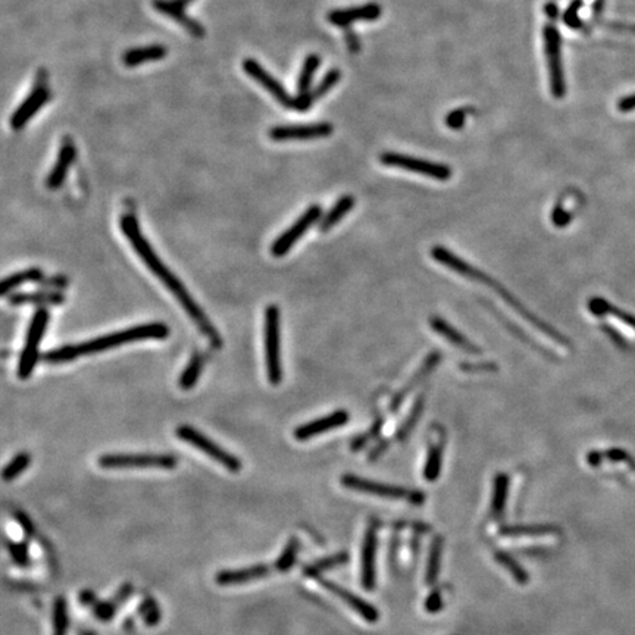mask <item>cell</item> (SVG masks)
<instances>
[{"instance_id":"d4e9b609","label":"cell","mask_w":635,"mask_h":635,"mask_svg":"<svg viewBox=\"0 0 635 635\" xmlns=\"http://www.w3.org/2000/svg\"><path fill=\"white\" fill-rule=\"evenodd\" d=\"M43 271L40 268H28L20 272H15L2 281L0 284V295L9 296L13 290L27 284V283H39L43 280Z\"/></svg>"},{"instance_id":"603a6c76","label":"cell","mask_w":635,"mask_h":635,"mask_svg":"<svg viewBox=\"0 0 635 635\" xmlns=\"http://www.w3.org/2000/svg\"><path fill=\"white\" fill-rule=\"evenodd\" d=\"M430 325H431L432 330L437 334H440L442 337H444L446 340H449L453 346L459 347V349H462V350H465L468 353H472V354H480L481 353V350L475 345H472L470 341L463 334H461L454 327H451V325L447 321H444L443 318L431 316L430 318Z\"/></svg>"},{"instance_id":"ba28073f","label":"cell","mask_w":635,"mask_h":635,"mask_svg":"<svg viewBox=\"0 0 635 635\" xmlns=\"http://www.w3.org/2000/svg\"><path fill=\"white\" fill-rule=\"evenodd\" d=\"M544 52L547 58L550 90L556 99H562L566 94V79L562 65V51H560V34L553 24L544 27Z\"/></svg>"},{"instance_id":"7dc6e473","label":"cell","mask_w":635,"mask_h":635,"mask_svg":"<svg viewBox=\"0 0 635 635\" xmlns=\"http://www.w3.org/2000/svg\"><path fill=\"white\" fill-rule=\"evenodd\" d=\"M40 287H56V288H65L68 286V280L65 276H51V278H43L37 283Z\"/></svg>"},{"instance_id":"484cf974","label":"cell","mask_w":635,"mask_h":635,"mask_svg":"<svg viewBox=\"0 0 635 635\" xmlns=\"http://www.w3.org/2000/svg\"><path fill=\"white\" fill-rule=\"evenodd\" d=\"M589 307H590V311H591L594 315H597V316L612 315V318H616L617 321L624 322L625 327H627L632 334H635V318L631 316V315H628V314H625V312H622V311H620V309L615 307V306L610 304V303H608L605 299H600V297L591 299L590 303H589Z\"/></svg>"},{"instance_id":"b9f144b4","label":"cell","mask_w":635,"mask_h":635,"mask_svg":"<svg viewBox=\"0 0 635 635\" xmlns=\"http://www.w3.org/2000/svg\"><path fill=\"white\" fill-rule=\"evenodd\" d=\"M139 613L143 617V621L146 622L148 627H156L160 621V609L158 606V603L155 601V598L148 597L143 603L139 606Z\"/></svg>"},{"instance_id":"ab89813d","label":"cell","mask_w":635,"mask_h":635,"mask_svg":"<svg viewBox=\"0 0 635 635\" xmlns=\"http://www.w3.org/2000/svg\"><path fill=\"white\" fill-rule=\"evenodd\" d=\"M340 78H341L340 70L334 68V70L328 71L327 74L323 75V78L319 81L318 86L311 91L312 99H314V101H319L321 97H323L325 94L330 93V91L337 86V83L340 81Z\"/></svg>"},{"instance_id":"52a82bcc","label":"cell","mask_w":635,"mask_h":635,"mask_svg":"<svg viewBox=\"0 0 635 635\" xmlns=\"http://www.w3.org/2000/svg\"><path fill=\"white\" fill-rule=\"evenodd\" d=\"M175 435L180 438L181 442L188 443V444L196 447L198 450L203 451L205 454H207L212 461L218 462L219 465H222L224 468H226L228 470L233 472V474H237V472H240L241 462H240V459L237 458V456L231 454L230 451H226L225 449H222L215 442H212L209 437H206L199 430L193 428L190 425H180L175 430Z\"/></svg>"},{"instance_id":"8fae6325","label":"cell","mask_w":635,"mask_h":635,"mask_svg":"<svg viewBox=\"0 0 635 635\" xmlns=\"http://www.w3.org/2000/svg\"><path fill=\"white\" fill-rule=\"evenodd\" d=\"M322 215V207L319 205H312L307 207L302 217L293 224L287 231H284L281 236L276 237V240L272 243L271 253L276 257H281L287 255L291 248L302 238V236L311 228L314 224L318 222V219Z\"/></svg>"},{"instance_id":"3957f363","label":"cell","mask_w":635,"mask_h":635,"mask_svg":"<svg viewBox=\"0 0 635 635\" xmlns=\"http://www.w3.org/2000/svg\"><path fill=\"white\" fill-rule=\"evenodd\" d=\"M49 318H51V314H49L47 309L40 307L34 312V315H32V318L30 321L27 335H25V345L21 350L20 362H18V378L20 380H28L37 365V361L40 357L41 338L46 333Z\"/></svg>"},{"instance_id":"ee69618b","label":"cell","mask_w":635,"mask_h":635,"mask_svg":"<svg viewBox=\"0 0 635 635\" xmlns=\"http://www.w3.org/2000/svg\"><path fill=\"white\" fill-rule=\"evenodd\" d=\"M466 120V109H454L446 117V125H449L453 129H458L465 124Z\"/></svg>"},{"instance_id":"4dcf8cb0","label":"cell","mask_w":635,"mask_h":635,"mask_svg":"<svg viewBox=\"0 0 635 635\" xmlns=\"http://www.w3.org/2000/svg\"><path fill=\"white\" fill-rule=\"evenodd\" d=\"M508 490H509V478L504 474H499L494 478V488H493V499H492V515L500 516L506 506L508 500Z\"/></svg>"},{"instance_id":"db71d44e","label":"cell","mask_w":635,"mask_h":635,"mask_svg":"<svg viewBox=\"0 0 635 635\" xmlns=\"http://www.w3.org/2000/svg\"><path fill=\"white\" fill-rule=\"evenodd\" d=\"M180 2H181L183 5H186V4H190V2H193V0H180Z\"/></svg>"},{"instance_id":"60d3db41","label":"cell","mask_w":635,"mask_h":635,"mask_svg":"<svg viewBox=\"0 0 635 635\" xmlns=\"http://www.w3.org/2000/svg\"><path fill=\"white\" fill-rule=\"evenodd\" d=\"M121 606V601L113 596L110 600L106 601H97V603L93 606V615L97 617V620L102 622H108L110 621L113 616L117 613V609Z\"/></svg>"},{"instance_id":"cb8c5ba5","label":"cell","mask_w":635,"mask_h":635,"mask_svg":"<svg viewBox=\"0 0 635 635\" xmlns=\"http://www.w3.org/2000/svg\"><path fill=\"white\" fill-rule=\"evenodd\" d=\"M65 302V296L58 291H37V293H13L9 295V303L13 306L21 304H59Z\"/></svg>"},{"instance_id":"f5cc1de1","label":"cell","mask_w":635,"mask_h":635,"mask_svg":"<svg viewBox=\"0 0 635 635\" xmlns=\"http://www.w3.org/2000/svg\"><path fill=\"white\" fill-rule=\"evenodd\" d=\"M346 40H347V44H349V49H350V52H359V40H357V37H356V34L354 32H347V36H346Z\"/></svg>"},{"instance_id":"4fadbf2b","label":"cell","mask_w":635,"mask_h":635,"mask_svg":"<svg viewBox=\"0 0 635 635\" xmlns=\"http://www.w3.org/2000/svg\"><path fill=\"white\" fill-rule=\"evenodd\" d=\"M51 99V91L44 86H37L30 91V94L20 103L11 115V127L13 129L24 128L31 118Z\"/></svg>"},{"instance_id":"681fc988","label":"cell","mask_w":635,"mask_h":635,"mask_svg":"<svg viewBox=\"0 0 635 635\" xmlns=\"http://www.w3.org/2000/svg\"><path fill=\"white\" fill-rule=\"evenodd\" d=\"M79 603L83 606H94L97 603V597L91 590H83L78 596Z\"/></svg>"},{"instance_id":"f1b7e54d","label":"cell","mask_w":635,"mask_h":635,"mask_svg":"<svg viewBox=\"0 0 635 635\" xmlns=\"http://www.w3.org/2000/svg\"><path fill=\"white\" fill-rule=\"evenodd\" d=\"M347 560H349V555H347V553H346V551H341V553H337V555H333V556H328V558H323V559H321V560H316V562H314V563H311V565H307V566L303 569V574H304V577H307V578H318L321 574L330 571V569H334V567H338V566H343Z\"/></svg>"},{"instance_id":"277c9868","label":"cell","mask_w":635,"mask_h":635,"mask_svg":"<svg viewBox=\"0 0 635 635\" xmlns=\"http://www.w3.org/2000/svg\"><path fill=\"white\" fill-rule=\"evenodd\" d=\"M265 364L268 381L274 385L283 381V366L280 356V309L268 304L265 311Z\"/></svg>"},{"instance_id":"f546056e","label":"cell","mask_w":635,"mask_h":635,"mask_svg":"<svg viewBox=\"0 0 635 635\" xmlns=\"http://www.w3.org/2000/svg\"><path fill=\"white\" fill-rule=\"evenodd\" d=\"M203 371V356L199 352H194L190 357V361L184 371L181 372V377L178 384L183 390H191L200 378V373Z\"/></svg>"},{"instance_id":"c3c4849f","label":"cell","mask_w":635,"mask_h":635,"mask_svg":"<svg viewBox=\"0 0 635 635\" xmlns=\"http://www.w3.org/2000/svg\"><path fill=\"white\" fill-rule=\"evenodd\" d=\"M551 219L555 221V224H556L558 226H565V225H567L569 219H571V215L566 214V210H563L560 206H558V207L555 209V212H553Z\"/></svg>"},{"instance_id":"836d02e7","label":"cell","mask_w":635,"mask_h":635,"mask_svg":"<svg viewBox=\"0 0 635 635\" xmlns=\"http://www.w3.org/2000/svg\"><path fill=\"white\" fill-rule=\"evenodd\" d=\"M556 530L549 525H524V527H506L500 531L503 537H541L553 535Z\"/></svg>"},{"instance_id":"7c38bea8","label":"cell","mask_w":635,"mask_h":635,"mask_svg":"<svg viewBox=\"0 0 635 635\" xmlns=\"http://www.w3.org/2000/svg\"><path fill=\"white\" fill-rule=\"evenodd\" d=\"M333 134V125L330 122L314 124H295V125H276L269 129V139L274 141L290 140H314L328 137Z\"/></svg>"},{"instance_id":"816d5d0a","label":"cell","mask_w":635,"mask_h":635,"mask_svg":"<svg viewBox=\"0 0 635 635\" xmlns=\"http://www.w3.org/2000/svg\"><path fill=\"white\" fill-rule=\"evenodd\" d=\"M463 371H496L497 369V366H496V364H484V365H478V366H472V365H469V364H463L462 366H461Z\"/></svg>"},{"instance_id":"9c48e42d","label":"cell","mask_w":635,"mask_h":635,"mask_svg":"<svg viewBox=\"0 0 635 635\" xmlns=\"http://www.w3.org/2000/svg\"><path fill=\"white\" fill-rule=\"evenodd\" d=\"M380 159L387 167L400 168L404 171L427 175L437 181H447L451 177L450 167H447L444 164H438V162L427 160V159L413 158V156L396 153V152H384Z\"/></svg>"},{"instance_id":"9a60e30c","label":"cell","mask_w":635,"mask_h":635,"mask_svg":"<svg viewBox=\"0 0 635 635\" xmlns=\"http://www.w3.org/2000/svg\"><path fill=\"white\" fill-rule=\"evenodd\" d=\"M319 582H321V585H322V587H323L325 590L330 591V593H333L335 597H338L341 601H343L345 605H347L353 612H356V613L359 615V616L362 617V620H365L366 622L373 624V622H377V621L380 620V613H378V610H377L376 608H373L372 605L366 603V601L362 600L361 597H357L356 594L350 593V591L346 590L345 587H340L338 584H335V582H333V581L319 578Z\"/></svg>"},{"instance_id":"5b68a950","label":"cell","mask_w":635,"mask_h":635,"mask_svg":"<svg viewBox=\"0 0 635 635\" xmlns=\"http://www.w3.org/2000/svg\"><path fill=\"white\" fill-rule=\"evenodd\" d=\"M341 484H343V487L349 488V490L366 493V494L377 496L381 499L404 500L412 504H422L423 501H425V494L418 490H409V488H404V487L376 482V481H371L366 478H361L357 475H350V474L343 475L341 477Z\"/></svg>"},{"instance_id":"8d00e7d4","label":"cell","mask_w":635,"mask_h":635,"mask_svg":"<svg viewBox=\"0 0 635 635\" xmlns=\"http://www.w3.org/2000/svg\"><path fill=\"white\" fill-rule=\"evenodd\" d=\"M31 463V454L27 451H21L15 456V458L5 466L2 472L4 481H12L16 477H20L23 472L30 466Z\"/></svg>"},{"instance_id":"74e56055","label":"cell","mask_w":635,"mask_h":635,"mask_svg":"<svg viewBox=\"0 0 635 635\" xmlns=\"http://www.w3.org/2000/svg\"><path fill=\"white\" fill-rule=\"evenodd\" d=\"M496 560H497L504 569H506V571L512 575V578H513L516 582H519V584H527V582L530 581L528 574L524 571L522 567H520V566L518 565V562H516L511 555H508V553L497 551V553H496Z\"/></svg>"},{"instance_id":"1f68e13d","label":"cell","mask_w":635,"mask_h":635,"mask_svg":"<svg viewBox=\"0 0 635 635\" xmlns=\"http://www.w3.org/2000/svg\"><path fill=\"white\" fill-rule=\"evenodd\" d=\"M442 551H443V540H442V537H437V539L431 544V549H430L428 566H427V571H425V582L428 585L435 584V581L438 578L440 565H442Z\"/></svg>"},{"instance_id":"44dd1931","label":"cell","mask_w":635,"mask_h":635,"mask_svg":"<svg viewBox=\"0 0 635 635\" xmlns=\"http://www.w3.org/2000/svg\"><path fill=\"white\" fill-rule=\"evenodd\" d=\"M153 6L169 18H172L174 21H177L180 25H183L187 31H190L194 37L202 39L205 36V28L202 27V24H199L198 21H194L193 18L184 12L183 4L180 0H155Z\"/></svg>"},{"instance_id":"e0dca14e","label":"cell","mask_w":635,"mask_h":635,"mask_svg":"<svg viewBox=\"0 0 635 635\" xmlns=\"http://www.w3.org/2000/svg\"><path fill=\"white\" fill-rule=\"evenodd\" d=\"M381 6L377 4H366L361 6H352L346 9L331 11L327 20L335 27H346L354 21H373L381 16Z\"/></svg>"},{"instance_id":"d590c367","label":"cell","mask_w":635,"mask_h":635,"mask_svg":"<svg viewBox=\"0 0 635 635\" xmlns=\"http://www.w3.org/2000/svg\"><path fill=\"white\" fill-rule=\"evenodd\" d=\"M70 627L68 608L63 597H56L53 605V635H67Z\"/></svg>"},{"instance_id":"f35d334b","label":"cell","mask_w":635,"mask_h":635,"mask_svg":"<svg viewBox=\"0 0 635 635\" xmlns=\"http://www.w3.org/2000/svg\"><path fill=\"white\" fill-rule=\"evenodd\" d=\"M27 541L28 540L16 543V541H12L9 539H6V541H5L12 562L18 567H28L30 563H31L30 553H28V543Z\"/></svg>"},{"instance_id":"f6af8a7d","label":"cell","mask_w":635,"mask_h":635,"mask_svg":"<svg viewBox=\"0 0 635 635\" xmlns=\"http://www.w3.org/2000/svg\"><path fill=\"white\" fill-rule=\"evenodd\" d=\"M421 409H422V399H419L418 400V403H416V406H415V409H413V412H412V415L409 416V419L404 422V425L402 427V430L399 431V438H404L406 435L409 434V431L412 430V427H413V423H415V421H416V418L419 416V413H421Z\"/></svg>"},{"instance_id":"6da1fadb","label":"cell","mask_w":635,"mask_h":635,"mask_svg":"<svg viewBox=\"0 0 635 635\" xmlns=\"http://www.w3.org/2000/svg\"><path fill=\"white\" fill-rule=\"evenodd\" d=\"M120 225H121V230H122L124 236L127 237V240L129 243H132V246L134 248L136 253L143 260L144 265L148 267L150 269V272L153 275H156L162 283H164V286H167V288L177 297V300L181 303L184 311L188 314V316L193 319V322L198 325V328L203 333V335H206L209 338L210 345L215 349H221L224 341H222L221 334L217 331L215 325L207 319V316L205 315L200 306L193 300V297L190 296V293L183 286V283L177 278V276L169 271V268L164 262H162L159 256L155 253L153 248L150 246V243L144 238L140 226H139L137 218L132 214H125L121 217Z\"/></svg>"},{"instance_id":"5bb4252c","label":"cell","mask_w":635,"mask_h":635,"mask_svg":"<svg viewBox=\"0 0 635 635\" xmlns=\"http://www.w3.org/2000/svg\"><path fill=\"white\" fill-rule=\"evenodd\" d=\"M377 522H372L364 537L362 558H361V578L366 590L376 587V556H377Z\"/></svg>"},{"instance_id":"2e32d148","label":"cell","mask_w":635,"mask_h":635,"mask_svg":"<svg viewBox=\"0 0 635 635\" xmlns=\"http://www.w3.org/2000/svg\"><path fill=\"white\" fill-rule=\"evenodd\" d=\"M347 422H349L347 411H335L331 415L322 416L319 419H314L311 422L303 423V425L297 427L295 430V438L299 440V442H306V440H311L322 432H327V431L343 427Z\"/></svg>"},{"instance_id":"7a4b0ae2","label":"cell","mask_w":635,"mask_h":635,"mask_svg":"<svg viewBox=\"0 0 635 635\" xmlns=\"http://www.w3.org/2000/svg\"><path fill=\"white\" fill-rule=\"evenodd\" d=\"M169 335L168 325L164 322H148V323H139L134 327H129L117 333H110L106 335H101L97 338H91L89 341H84L81 345H65L56 349L49 350L41 354V361L47 364H63L75 361L79 356L99 353L108 349L120 347L128 343H134V341L149 340V338H167Z\"/></svg>"},{"instance_id":"ffe728a7","label":"cell","mask_w":635,"mask_h":635,"mask_svg":"<svg viewBox=\"0 0 635 635\" xmlns=\"http://www.w3.org/2000/svg\"><path fill=\"white\" fill-rule=\"evenodd\" d=\"M75 156H77L75 144L72 143V140H67L60 146V150L58 153V159L55 162V165H53L52 171L47 175V180H46L47 188L56 190L63 184L71 165L74 164Z\"/></svg>"},{"instance_id":"ac0fdd59","label":"cell","mask_w":635,"mask_h":635,"mask_svg":"<svg viewBox=\"0 0 635 635\" xmlns=\"http://www.w3.org/2000/svg\"><path fill=\"white\" fill-rule=\"evenodd\" d=\"M431 256L434 257V260H437L438 264H442V265L450 268L456 274L465 276V278L475 280V281H482V283L484 281L485 283H492V280L488 278V276L482 271H478L477 268L470 267L468 262H465L463 259L453 255L450 250H447L443 246H434L431 249Z\"/></svg>"},{"instance_id":"83f0119b","label":"cell","mask_w":635,"mask_h":635,"mask_svg":"<svg viewBox=\"0 0 635 635\" xmlns=\"http://www.w3.org/2000/svg\"><path fill=\"white\" fill-rule=\"evenodd\" d=\"M319 65H321V58L315 53L307 55L304 58V62L302 65V70L299 74V79H297V96L311 94L312 79H314L315 72L319 68Z\"/></svg>"},{"instance_id":"f907efd6","label":"cell","mask_w":635,"mask_h":635,"mask_svg":"<svg viewBox=\"0 0 635 635\" xmlns=\"http://www.w3.org/2000/svg\"><path fill=\"white\" fill-rule=\"evenodd\" d=\"M617 109H620L621 112L635 110V94L627 96V97H624V99H621L620 103H617Z\"/></svg>"},{"instance_id":"8992f818","label":"cell","mask_w":635,"mask_h":635,"mask_svg":"<svg viewBox=\"0 0 635 635\" xmlns=\"http://www.w3.org/2000/svg\"><path fill=\"white\" fill-rule=\"evenodd\" d=\"M103 469L125 468H164L172 469L178 465L174 454L167 453H108L97 461Z\"/></svg>"},{"instance_id":"30bf717a","label":"cell","mask_w":635,"mask_h":635,"mask_svg":"<svg viewBox=\"0 0 635 635\" xmlns=\"http://www.w3.org/2000/svg\"><path fill=\"white\" fill-rule=\"evenodd\" d=\"M241 67L244 72H246L252 79H255L260 87H264L280 105L288 109H295L296 97H293L280 81L272 74H269L256 59L246 58L243 60Z\"/></svg>"},{"instance_id":"d6986e66","label":"cell","mask_w":635,"mask_h":635,"mask_svg":"<svg viewBox=\"0 0 635 635\" xmlns=\"http://www.w3.org/2000/svg\"><path fill=\"white\" fill-rule=\"evenodd\" d=\"M271 572V567L265 563L253 565L249 567H240V569H225V571H219L215 577V581L218 585L222 587H228V585H240L252 581H257L267 578Z\"/></svg>"},{"instance_id":"e575fe53","label":"cell","mask_w":635,"mask_h":635,"mask_svg":"<svg viewBox=\"0 0 635 635\" xmlns=\"http://www.w3.org/2000/svg\"><path fill=\"white\" fill-rule=\"evenodd\" d=\"M442 465H443V449L440 444H434L428 451L427 463L425 468H423V477L428 481H435L440 477V472H442Z\"/></svg>"},{"instance_id":"bcb514c9","label":"cell","mask_w":635,"mask_h":635,"mask_svg":"<svg viewBox=\"0 0 635 635\" xmlns=\"http://www.w3.org/2000/svg\"><path fill=\"white\" fill-rule=\"evenodd\" d=\"M443 608V600H442V593H440L438 590H435V591H432L428 597H427V601H425V609L430 612V613H437L440 609Z\"/></svg>"},{"instance_id":"4316f807","label":"cell","mask_w":635,"mask_h":635,"mask_svg":"<svg viewBox=\"0 0 635 635\" xmlns=\"http://www.w3.org/2000/svg\"><path fill=\"white\" fill-rule=\"evenodd\" d=\"M354 206V199L352 196H343L337 200V203L330 209V212L325 214V217L322 218L321 224H319V230L322 233L330 231L331 228H334L341 219H343L350 209Z\"/></svg>"},{"instance_id":"d6a6232c","label":"cell","mask_w":635,"mask_h":635,"mask_svg":"<svg viewBox=\"0 0 635 635\" xmlns=\"http://www.w3.org/2000/svg\"><path fill=\"white\" fill-rule=\"evenodd\" d=\"M299 547H300L299 540L296 539V537H291V539H290L288 543H287V546H286L284 550L281 551L280 558L276 559L275 563H274V566H275L276 571H278V572H288L290 569H291L293 566H295V563H296V560H297Z\"/></svg>"},{"instance_id":"7402d4cb","label":"cell","mask_w":635,"mask_h":635,"mask_svg":"<svg viewBox=\"0 0 635 635\" xmlns=\"http://www.w3.org/2000/svg\"><path fill=\"white\" fill-rule=\"evenodd\" d=\"M168 55V49L162 44H150V46H144V47H136V49H129L122 56V62L125 67L128 68H134V67H140V65L149 63V62H156L164 59Z\"/></svg>"},{"instance_id":"7bdbcfd3","label":"cell","mask_w":635,"mask_h":635,"mask_svg":"<svg viewBox=\"0 0 635 635\" xmlns=\"http://www.w3.org/2000/svg\"><path fill=\"white\" fill-rule=\"evenodd\" d=\"M15 519H16V522L20 524V527H21L24 535H25V540H30V539H32V537L36 535L34 524H32V520L28 518L27 513L15 512Z\"/></svg>"}]
</instances>
